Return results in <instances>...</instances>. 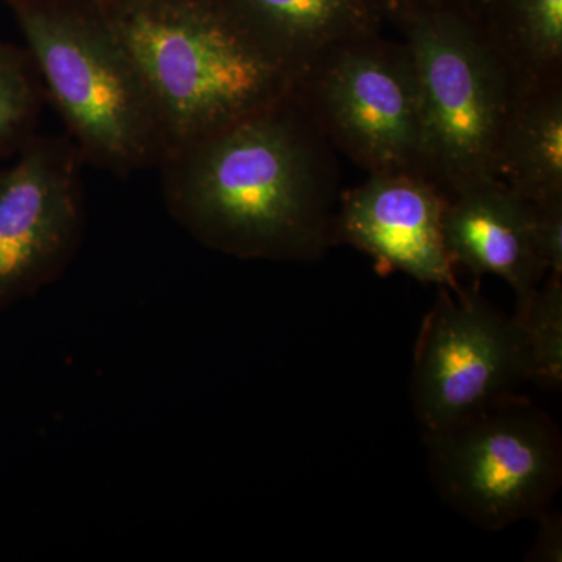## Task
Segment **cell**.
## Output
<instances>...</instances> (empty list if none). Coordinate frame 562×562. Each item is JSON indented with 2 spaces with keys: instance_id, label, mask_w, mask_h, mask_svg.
Instances as JSON below:
<instances>
[{
  "instance_id": "obj_17",
  "label": "cell",
  "mask_w": 562,
  "mask_h": 562,
  "mask_svg": "<svg viewBox=\"0 0 562 562\" xmlns=\"http://www.w3.org/2000/svg\"><path fill=\"white\" fill-rule=\"evenodd\" d=\"M541 522L538 538L531 552L528 553V561L561 562L562 561V525L560 514L546 512L538 517Z\"/></svg>"
},
{
  "instance_id": "obj_6",
  "label": "cell",
  "mask_w": 562,
  "mask_h": 562,
  "mask_svg": "<svg viewBox=\"0 0 562 562\" xmlns=\"http://www.w3.org/2000/svg\"><path fill=\"white\" fill-rule=\"evenodd\" d=\"M299 91L331 146L368 173H420L419 85L408 47L382 32L338 44Z\"/></svg>"
},
{
  "instance_id": "obj_15",
  "label": "cell",
  "mask_w": 562,
  "mask_h": 562,
  "mask_svg": "<svg viewBox=\"0 0 562 562\" xmlns=\"http://www.w3.org/2000/svg\"><path fill=\"white\" fill-rule=\"evenodd\" d=\"M38 113V92L27 58L0 43V147L22 138Z\"/></svg>"
},
{
  "instance_id": "obj_10",
  "label": "cell",
  "mask_w": 562,
  "mask_h": 562,
  "mask_svg": "<svg viewBox=\"0 0 562 562\" xmlns=\"http://www.w3.org/2000/svg\"><path fill=\"white\" fill-rule=\"evenodd\" d=\"M442 233L454 266H464L476 277H501L517 301L547 276L532 241L530 205L498 180L447 198Z\"/></svg>"
},
{
  "instance_id": "obj_18",
  "label": "cell",
  "mask_w": 562,
  "mask_h": 562,
  "mask_svg": "<svg viewBox=\"0 0 562 562\" xmlns=\"http://www.w3.org/2000/svg\"><path fill=\"white\" fill-rule=\"evenodd\" d=\"M441 0H372L373 5L380 11L384 21L395 24L412 11L422 9V7L435 5Z\"/></svg>"
},
{
  "instance_id": "obj_20",
  "label": "cell",
  "mask_w": 562,
  "mask_h": 562,
  "mask_svg": "<svg viewBox=\"0 0 562 562\" xmlns=\"http://www.w3.org/2000/svg\"><path fill=\"white\" fill-rule=\"evenodd\" d=\"M92 7L103 9V7L121 5V3L143 2V0H87Z\"/></svg>"
},
{
  "instance_id": "obj_9",
  "label": "cell",
  "mask_w": 562,
  "mask_h": 562,
  "mask_svg": "<svg viewBox=\"0 0 562 562\" xmlns=\"http://www.w3.org/2000/svg\"><path fill=\"white\" fill-rule=\"evenodd\" d=\"M446 198L414 172L369 173L339 195L335 243L364 251L380 272L401 271L422 283L457 288L454 265L443 243Z\"/></svg>"
},
{
  "instance_id": "obj_7",
  "label": "cell",
  "mask_w": 562,
  "mask_h": 562,
  "mask_svg": "<svg viewBox=\"0 0 562 562\" xmlns=\"http://www.w3.org/2000/svg\"><path fill=\"white\" fill-rule=\"evenodd\" d=\"M528 382L522 333L479 288H439L422 324L412 380L425 432L443 430L516 394Z\"/></svg>"
},
{
  "instance_id": "obj_3",
  "label": "cell",
  "mask_w": 562,
  "mask_h": 562,
  "mask_svg": "<svg viewBox=\"0 0 562 562\" xmlns=\"http://www.w3.org/2000/svg\"><path fill=\"white\" fill-rule=\"evenodd\" d=\"M81 158L117 173L160 165L165 139L138 74L87 0H10Z\"/></svg>"
},
{
  "instance_id": "obj_2",
  "label": "cell",
  "mask_w": 562,
  "mask_h": 562,
  "mask_svg": "<svg viewBox=\"0 0 562 562\" xmlns=\"http://www.w3.org/2000/svg\"><path fill=\"white\" fill-rule=\"evenodd\" d=\"M98 10L138 74L165 154L268 109L301 80L225 0H143Z\"/></svg>"
},
{
  "instance_id": "obj_11",
  "label": "cell",
  "mask_w": 562,
  "mask_h": 562,
  "mask_svg": "<svg viewBox=\"0 0 562 562\" xmlns=\"http://www.w3.org/2000/svg\"><path fill=\"white\" fill-rule=\"evenodd\" d=\"M269 46L302 72L346 41L382 32L372 0H225Z\"/></svg>"
},
{
  "instance_id": "obj_21",
  "label": "cell",
  "mask_w": 562,
  "mask_h": 562,
  "mask_svg": "<svg viewBox=\"0 0 562 562\" xmlns=\"http://www.w3.org/2000/svg\"><path fill=\"white\" fill-rule=\"evenodd\" d=\"M3 2H5V3H7V2H10V0H3Z\"/></svg>"
},
{
  "instance_id": "obj_4",
  "label": "cell",
  "mask_w": 562,
  "mask_h": 562,
  "mask_svg": "<svg viewBox=\"0 0 562 562\" xmlns=\"http://www.w3.org/2000/svg\"><path fill=\"white\" fill-rule=\"evenodd\" d=\"M395 25L419 85L420 176L446 199L495 180L498 144L519 88L482 24L441 0Z\"/></svg>"
},
{
  "instance_id": "obj_19",
  "label": "cell",
  "mask_w": 562,
  "mask_h": 562,
  "mask_svg": "<svg viewBox=\"0 0 562 562\" xmlns=\"http://www.w3.org/2000/svg\"><path fill=\"white\" fill-rule=\"evenodd\" d=\"M443 2L450 3V5L457 7L464 11V13L471 14L476 21L482 18L484 9H486L490 0H443Z\"/></svg>"
},
{
  "instance_id": "obj_14",
  "label": "cell",
  "mask_w": 562,
  "mask_h": 562,
  "mask_svg": "<svg viewBox=\"0 0 562 562\" xmlns=\"http://www.w3.org/2000/svg\"><path fill=\"white\" fill-rule=\"evenodd\" d=\"M522 333L528 382L542 390L560 391L562 382V277L547 276L527 297L517 301L514 314Z\"/></svg>"
},
{
  "instance_id": "obj_12",
  "label": "cell",
  "mask_w": 562,
  "mask_h": 562,
  "mask_svg": "<svg viewBox=\"0 0 562 562\" xmlns=\"http://www.w3.org/2000/svg\"><path fill=\"white\" fill-rule=\"evenodd\" d=\"M495 180L527 203L562 201V80L517 92L498 144Z\"/></svg>"
},
{
  "instance_id": "obj_13",
  "label": "cell",
  "mask_w": 562,
  "mask_h": 562,
  "mask_svg": "<svg viewBox=\"0 0 562 562\" xmlns=\"http://www.w3.org/2000/svg\"><path fill=\"white\" fill-rule=\"evenodd\" d=\"M479 22L519 90L562 80V0H490Z\"/></svg>"
},
{
  "instance_id": "obj_8",
  "label": "cell",
  "mask_w": 562,
  "mask_h": 562,
  "mask_svg": "<svg viewBox=\"0 0 562 562\" xmlns=\"http://www.w3.org/2000/svg\"><path fill=\"white\" fill-rule=\"evenodd\" d=\"M80 160L72 140L36 139L0 168V308L52 283L79 250Z\"/></svg>"
},
{
  "instance_id": "obj_1",
  "label": "cell",
  "mask_w": 562,
  "mask_h": 562,
  "mask_svg": "<svg viewBox=\"0 0 562 562\" xmlns=\"http://www.w3.org/2000/svg\"><path fill=\"white\" fill-rule=\"evenodd\" d=\"M158 166L169 213L210 249L305 262L336 244L331 143L299 85L268 109L166 151Z\"/></svg>"
},
{
  "instance_id": "obj_5",
  "label": "cell",
  "mask_w": 562,
  "mask_h": 562,
  "mask_svg": "<svg viewBox=\"0 0 562 562\" xmlns=\"http://www.w3.org/2000/svg\"><path fill=\"white\" fill-rule=\"evenodd\" d=\"M425 436L432 483L465 519L498 531L549 512L561 486V435L527 398L514 394Z\"/></svg>"
},
{
  "instance_id": "obj_16",
  "label": "cell",
  "mask_w": 562,
  "mask_h": 562,
  "mask_svg": "<svg viewBox=\"0 0 562 562\" xmlns=\"http://www.w3.org/2000/svg\"><path fill=\"white\" fill-rule=\"evenodd\" d=\"M532 241L547 276L562 277V201L528 203Z\"/></svg>"
}]
</instances>
